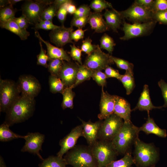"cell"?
<instances>
[{
	"instance_id": "obj_22",
	"label": "cell",
	"mask_w": 167,
	"mask_h": 167,
	"mask_svg": "<svg viewBox=\"0 0 167 167\" xmlns=\"http://www.w3.org/2000/svg\"><path fill=\"white\" fill-rule=\"evenodd\" d=\"M103 16L109 28L117 32L118 29L120 28L122 19L119 11L113 8L111 10L106 9Z\"/></svg>"
},
{
	"instance_id": "obj_8",
	"label": "cell",
	"mask_w": 167,
	"mask_h": 167,
	"mask_svg": "<svg viewBox=\"0 0 167 167\" xmlns=\"http://www.w3.org/2000/svg\"><path fill=\"white\" fill-rule=\"evenodd\" d=\"M49 0H27L21 7L22 15H24L29 24H36L41 19L42 13L46 7L53 2Z\"/></svg>"
},
{
	"instance_id": "obj_23",
	"label": "cell",
	"mask_w": 167,
	"mask_h": 167,
	"mask_svg": "<svg viewBox=\"0 0 167 167\" xmlns=\"http://www.w3.org/2000/svg\"><path fill=\"white\" fill-rule=\"evenodd\" d=\"M88 23L91 29L97 33H102L109 29L101 13L91 12L88 17Z\"/></svg>"
},
{
	"instance_id": "obj_25",
	"label": "cell",
	"mask_w": 167,
	"mask_h": 167,
	"mask_svg": "<svg viewBox=\"0 0 167 167\" xmlns=\"http://www.w3.org/2000/svg\"><path fill=\"white\" fill-rule=\"evenodd\" d=\"M0 26L17 35L22 40L27 39L30 35V33L26 29L21 28L14 19L0 21Z\"/></svg>"
},
{
	"instance_id": "obj_20",
	"label": "cell",
	"mask_w": 167,
	"mask_h": 167,
	"mask_svg": "<svg viewBox=\"0 0 167 167\" xmlns=\"http://www.w3.org/2000/svg\"><path fill=\"white\" fill-rule=\"evenodd\" d=\"M131 111L129 103L124 98L115 95L113 113L122 118L124 122H131Z\"/></svg>"
},
{
	"instance_id": "obj_2",
	"label": "cell",
	"mask_w": 167,
	"mask_h": 167,
	"mask_svg": "<svg viewBox=\"0 0 167 167\" xmlns=\"http://www.w3.org/2000/svg\"><path fill=\"white\" fill-rule=\"evenodd\" d=\"M133 157L137 167H154L159 158L158 149L153 143H147L137 139Z\"/></svg>"
},
{
	"instance_id": "obj_33",
	"label": "cell",
	"mask_w": 167,
	"mask_h": 167,
	"mask_svg": "<svg viewBox=\"0 0 167 167\" xmlns=\"http://www.w3.org/2000/svg\"><path fill=\"white\" fill-rule=\"evenodd\" d=\"M17 10L14 8L12 5H8L1 8L0 11V21H5L14 19Z\"/></svg>"
},
{
	"instance_id": "obj_46",
	"label": "cell",
	"mask_w": 167,
	"mask_h": 167,
	"mask_svg": "<svg viewBox=\"0 0 167 167\" xmlns=\"http://www.w3.org/2000/svg\"><path fill=\"white\" fill-rule=\"evenodd\" d=\"M68 2L61 6L59 8L57 12L56 16L59 22L61 23L62 25H64V23L68 13L67 10L66 5Z\"/></svg>"
},
{
	"instance_id": "obj_34",
	"label": "cell",
	"mask_w": 167,
	"mask_h": 167,
	"mask_svg": "<svg viewBox=\"0 0 167 167\" xmlns=\"http://www.w3.org/2000/svg\"><path fill=\"white\" fill-rule=\"evenodd\" d=\"M100 42V47L101 49L106 50L109 54H112L114 47L116 45L112 38L105 33L101 37Z\"/></svg>"
},
{
	"instance_id": "obj_49",
	"label": "cell",
	"mask_w": 167,
	"mask_h": 167,
	"mask_svg": "<svg viewBox=\"0 0 167 167\" xmlns=\"http://www.w3.org/2000/svg\"><path fill=\"white\" fill-rule=\"evenodd\" d=\"M158 85L161 88L164 100V104L162 107H167V83L161 79L158 82Z\"/></svg>"
},
{
	"instance_id": "obj_55",
	"label": "cell",
	"mask_w": 167,
	"mask_h": 167,
	"mask_svg": "<svg viewBox=\"0 0 167 167\" xmlns=\"http://www.w3.org/2000/svg\"><path fill=\"white\" fill-rule=\"evenodd\" d=\"M71 1V0H55L53 1V3L58 9L61 6Z\"/></svg>"
},
{
	"instance_id": "obj_26",
	"label": "cell",
	"mask_w": 167,
	"mask_h": 167,
	"mask_svg": "<svg viewBox=\"0 0 167 167\" xmlns=\"http://www.w3.org/2000/svg\"><path fill=\"white\" fill-rule=\"evenodd\" d=\"M10 126L4 122L0 126V141L1 142L9 141L19 138L24 139L25 135H21L12 131L9 128Z\"/></svg>"
},
{
	"instance_id": "obj_42",
	"label": "cell",
	"mask_w": 167,
	"mask_h": 167,
	"mask_svg": "<svg viewBox=\"0 0 167 167\" xmlns=\"http://www.w3.org/2000/svg\"><path fill=\"white\" fill-rule=\"evenodd\" d=\"M92 78L102 88L106 86L107 78L105 73L101 71H93Z\"/></svg>"
},
{
	"instance_id": "obj_12",
	"label": "cell",
	"mask_w": 167,
	"mask_h": 167,
	"mask_svg": "<svg viewBox=\"0 0 167 167\" xmlns=\"http://www.w3.org/2000/svg\"><path fill=\"white\" fill-rule=\"evenodd\" d=\"M21 94L34 98L40 92L41 86L39 81L29 75H21L17 83Z\"/></svg>"
},
{
	"instance_id": "obj_38",
	"label": "cell",
	"mask_w": 167,
	"mask_h": 167,
	"mask_svg": "<svg viewBox=\"0 0 167 167\" xmlns=\"http://www.w3.org/2000/svg\"><path fill=\"white\" fill-rule=\"evenodd\" d=\"M111 58L119 68L133 72L134 65L123 59L111 56Z\"/></svg>"
},
{
	"instance_id": "obj_44",
	"label": "cell",
	"mask_w": 167,
	"mask_h": 167,
	"mask_svg": "<svg viewBox=\"0 0 167 167\" xmlns=\"http://www.w3.org/2000/svg\"><path fill=\"white\" fill-rule=\"evenodd\" d=\"M91 8L87 5L83 4L77 8L73 17H88L90 14Z\"/></svg>"
},
{
	"instance_id": "obj_9",
	"label": "cell",
	"mask_w": 167,
	"mask_h": 167,
	"mask_svg": "<svg viewBox=\"0 0 167 167\" xmlns=\"http://www.w3.org/2000/svg\"><path fill=\"white\" fill-rule=\"evenodd\" d=\"M111 56L103 52L97 45L95 50L86 57L84 65L93 71H101L114 63Z\"/></svg>"
},
{
	"instance_id": "obj_57",
	"label": "cell",
	"mask_w": 167,
	"mask_h": 167,
	"mask_svg": "<svg viewBox=\"0 0 167 167\" xmlns=\"http://www.w3.org/2000/svg\"><path fill=\"white\" fill-rule=\"evenodd\" d=\"M0 167H6L3 159L1 156L0 157Z\"/></svg>"
},
{
	"instance_id": "obj_13",
	"label": "cell",
	"mask_w": 167,
	"mask_h": 167,
	"mask_svg": "<svg viewBox=\"0 0 167 167\" xmlns=\"http://www.w3.org/2000/svg\"><path fill=\"white\" fill-rule=\"evenodd\" d=\"M45 136L39 132L28 133L25 135V144L22 148V152H28L36 155L41 160H43L40 154L41 147L44 142Z\"/></svg>"
},
{
	"instance_id": "obj_14",
	"label": "cell",
	"mask_w": 167,
	"mask_h": 167,
	"mask_svg": "<svg viewBox=\"0 0 167 167\" xmlns=\"http://www.w3.org/2000/svg\"><path fill=\"white\" fill-rule=\"evenodd\" d=\"M82 129L81 124L78 125L60 140L59 145L60 148L57 154V156L63 157L64 155L75 146L78 139L83 136Z\"/></svg>"
},
{
	"instance_id": "obj_39",
	"label": "cell",
	"mask_w": 167,
	"mask_h": 167,
	"mask_svg": "<svg viewBox=\"0 0 167 167\" xmlns=\"http://www.w3.org/2000/svg\"><path fill=\"white\" fill-rule=\"evenodd\" d=\"M39 41L41 50L40 53L37 56V64L38 65L47 68L48 66L47 62L49 61V58L47 54H46V51L42 47V41L40 40Z\"/></svg>"
},
{
	"instance_id": "obj_31",
	"label": "cell",
	"mask_w": 167,
	"mask_h": 167,
	"mask_svg": "<svg viewBox=\"0 0 167 167\" xmlns=\"http://www.w3.org/2000/svg\"><path fill=\"white\" fill-rule=\"evenodd\" d=\"M133 164V158L130 152L126 153L121 159L112 161L105 167H132Z\"/></svg>"
},
{
	"instance_id": "obj_52",
	"label": "cell",
	"mask_w": 167,
	"mask_h": 167,
	"mask_svg": "<svg viewBox=\"0 0 167 167\" xmlns=\"http://www.w3.org/2000/svg\"><path fill=\"white\" fill-rule=\"evenodd\" d=\"M14 19L19 26L23 29H26L28 27V24H29L25 17L22 15L19 17H15Z\"/></svg>"
},
{
	"instance_id": "obj_48",
	"label": "cell",
	"mask_w": 167,
	"mask_h": 167,
	"mask_svg": "<svg viewBox=\"0 0 167 167\" xmlns=\"http://www.w3.org/2000/svg\"><path fill=\"white\" fill-rule=\"evenodd\" d=\"M105 73L107 78L113 77L120 80L122 75L118 70H116L110 66L107 67L105 70Z\"/></svg>"
},
{
	"instance_id": "obj_29",
	"label": "cell",
	"mask_w": 167,
	"mask_h": 167,
	"mask_svg": "<svg viewBox=\"0 0 167 167\" xmlns=\"http://www.w3.org/2000/svg\"><path fill=\"white\" fill-rule=\"evenodd\" d=\"M72 87H65L62 93L63 100L61 106L63 109L73 108V99L75 94L72 91Z\"/></svg>"
},
{
	"instance_id": "obj_6",
	"label": "cell",
	"mask_w": 167,
	"mask_h": 167,
	"mask_svg": "<svg viewBox=\"0 0 167 167\" xmlns=\"http://www.w3.org/2000/svg\"><path fill=\"white\" fill-rule=\"evenodd\" d=\"M17 83L13 80H0V111L6 112L19 96Z\"/></svg>"
},
{
	"instance_id": "obj_21",
	"label": "cell",
	"mask_w": 167,
	"mask_h": 167,
	"mask_svg": "<svg viewBox=\"0 0 167 167\" xmlns=\"http://www.w3.org/2000/svg\"><path fill=\"white\" fill-rule=\"evenodd\" d=\"M162 106H156L152 104L150 96L148 86L145 84L141 93L138 101L136 106L131 111L139 110L140 111H149L154 109H160Z\"/></svg>"
},
{
	"instance_id": "obj_41",
	"label": "cell",
	"mask_w": 167,
	"mask_h": 167,
	"mask_svg": "<svg viewBox=\"0 0 167 167\" xmlns=\"http://www.w3.org/2000/svg\"><path fill=\"white\" fill-rule=\"evenodd\" d=\"M92 40L88 37L83 40L81 47L82 52H84L88 55H89L96 49L97 45L92 44Z\"/></svg>"
},
{
	"instance_id": "obj_40",
	"label": "cell",
	"mask_w": 167,
	"mask_h": 167,
	"mask_svg": "<svg viewBox=\"0 0 167 167\" xmlns=\"http://www.w3.org/2000/svg\"><path fill=\"white\" fill-rule=\"evenodd\" d=\"M60 27L54 24L52 22L48 20L41 19L39 22L35 25V29H42L45 30H53Z\"/></svg>"
},
{
	"instance_id": "obj_51",
	"label": "cell",
	"mask_w": 167,
	"mask_h": 167,
	"mask_svg": "<svg viewBox=\"0 0 167 167\" xmlns=\"http://www.w3.org/2000/svg\"><path fill=\"white\" fill-rule=\"evenodd\" d=\"M88 29L84 30L82 28H78L74 31H73L71 35V38L72 41L77 42L80 40L83 39L84 37V32Z\"/></svg>"
},
{
	"instance_id": "obj_43",
	"label": "cell",
	"mask_w": 167,
	"mask_h": 167,
	"mask_svg": "<svg viewBox=\"0 0 167 167\" xmlns=\"http://www.w3.org/2000/svg\"><path fill=\"white\" fill-rule=\"evenodd\" d=\"M71 50L68 52L71 57L73 60L77 61L80 65H83L81 60L82 51L81 49L76 47L74 44L73 45H70Z\"/></svg>"
},
{
	"instance_id": "obj_53",
	"label": "cell",
	"mask_w": 167,
	"mask_h": 167,
	"mask_svg": "<svg viewBox=\"0 0 167 167\" xmlns=\"http://www.w3.org/2000/svg\"><path fill=\"white\" fill-rule=\"evenodd\" d=\"M154 2L152 0H137L134 2L151 11Z\"/></svg>"
},
{
	"instance_id": "obj_16",
	"label": "cell",
	"mask_w": 167,
	"mask_h": 167,
	"mask_svg": "<svg viewBox=\"0 0 167 167\" xmlns=\"http://www.w3.org/2000/svg\"><path fill=\"white\" fill-rule=\"evenodd\" d=\"M78 69V62L63 61L58 77L64 84L65 87H72L76 80Z\"/></svg>"
},
{
	"instance_id": "obj_17",
	"label": "cell",
	"mask_w": 167,
	"mask_h": 167,
	"mask_svg": "<svg viewBox=\"0 0 167 167\" xmlns=\"http://www.w3.org/2000/svg\"><path fill=\"white\" fill-rule=\"evenodd\" d=\"M82 126V135L88 145L92 146L97 140L98 134L103 121L100 120L94 122L89 120L85 122L80 118Z\"/></svg>"
},
{
	"instance_id": "obj_7",
	"label": "cell",
	"mask_w": 167,
	"mask_h": 167,
	"mask_svg": "<svg viewBox=\"0 0 167 167\" xmlns=\"http://www.w3.org/2000/svg\"><path fill=\"white\" fill-rule=\"evenodd\" d=\"M124 121L113 113L103 121L98 132L97 140L112 141L118 133Z\"/></svg>"
},
{
	"instance_id": "obj_1",
	"label": "cell",
	"mask_w": 167,
	"mask_h": 167,
	"mask_svg": "<svg viewBox=\"0 0 167 167\" xmlns=\"http://www.w3.org/2000/svg\"><path fill=\"white\" fill-rule=\"evenodd\" d=\"M35 105L34 98L20 94L6 112V122L11 126L31 117Z\"/></svg>"
},
{
	"instance_id": "obj_27",
	"label": "cell",
	"mask_w": 167,
	"mask_h": 167,
	"mask_svg": "<svg viewBox=\"0 0 167 167\" xmlns=\"http://www.w3.org/2000/svg\"><path fill=\"white\" fill-rule=\"evenodd\" d=\"M78 69L75 82L73 86L74 88L85 81L89 80L92 78L93 71L83 65L78 63Z\"/></svg>"
},
{
	"instance_id": "obj_28",
	"label": "cell",
	"mask_w": 167,
	"mask_h": 167,
	"mask_svg": "<svg viewBox=\"0 0 167 167\" xmlns=\"http://www.w3.org/2000/svg\"><path fill=\"white\" fill-rule=\"evenodd\" d=\"M67 165L63 157L57 156H50L43 160L39 167H66Z\"/></svg>"
},
{
	"instance_id": "obj_15",
	"label": "cell",
	"mask_w": 167,
	"mask_h": 167,
	"mask_svg": "<svg viewBox=\"0 0 167 167\" xmlns=\"http://www.w3.org/2000/svg\"><path fill=\"white\" fill-rule=\"evenodd\" d=\"M73 27H65L64 25L57 28L51 30L49 34L50 41L57 47L62 48L68 43H72L71 35L73 32Z\"/></svg>"
},
{
	"instance_id": "obj_32",
	"label": "cell",
	"mask_w": 167,
	"mask_h": 167,
	"mask_svg": "<svg viewBox=\"0 0 167 167\" xmlns=\"http://www.w3.org/2000/svg\"><path fill=\"white\" fill-rule=\"evenodd\" d=\"M50 91L53 93L62 92L65 87L61 79L58 77L51 75L49 78Z\"/></svg>"
},
{
	"instance_id": "obj_50",
	"label": "cell",
	"mask_w": 167,
	"mask_h": 167,
	"mask_svg": "<svg viewBox=\"0 0 167 167\" xmlns=\"http://www.w3.org/2000/svg\"><path fill=\"white\" fill-rule=\"evenodd\" d=\"M153 19L163 23L167 24V11L153 13Z\"/></svg>"
},
{
	"instance_id": "obj_11",
	"label": "cell",
	"mask_w": 167,
	"mask_h": 167,
	"mask_svg": "<svg viewBox=\"0 0 167 167\" xmlns=\"http://www.w3.org/2000/svg\"><path fill=\"white\" fill-rule=\"evenodd\" d=\"M119 12L122 19L126 18L134 23L146 22L153 20V13L150 10L135 2L127 9Z\"/></svg>"
},
{
	"instance_id": "obj_56",
	"label": "cell",
	"mask_w": 167,
	"mask_h": 167,
	"mask_svg": "<svg viewBox=\"0 0 167 167\" xmlns=\"http://www.w3.org/2000/svg\"><path fill=\"white\" fill-rule=\"evenodd\" d=\"M23 0H7L8 4V5H14L16 3L20 2Z\"/></svg>"
},
{
	"instance_id": "obj_45",
	"label": "cell",
	"mask_w": 167,
	"mask_h": 167,
	"mask_svg": "<svg viewBox=\"0 0 167 167\" xmlns=\"http://www.w3.org/2000/svg\"><path fill=\"white\" fill-rule=\"evenodd\" d=\"M151 11L153 13L158 11H167V0H156L154 1Z\"/></svg>"
},
{
	"instance_id": "obj_19",
	"label": "cell",
	"mask_w": 167,
	"mask_h": 167,
	"mask_svg": "<svg viewBox=\"0 0 167 167\" xmlns=\"http://www.w3.org/2000/svg\"><path fill=\"white\" fill-rule=\"evenodd\" d=\"M36 36L45 45L47 49V54L50 59H59L66 62L71 61V58L62 48L55 46L49 42L45 41L38 31L35 32Z\"/></svg>"
},
{
	"instance_id": "obj_36",
	"label": "cell",
	"mask_w": 167,
	"mask_h": 167,
	"mask_svg": "<svg viewBox=\"0 0 167 167\" xmlns=\"http://www.w3.org/2000/svg\"><path fill=\"white\" fill-rule=\"evenodd\" d=\"M94 12L101 13L104 9L113 8L111 4L104 0H93L89 6Z\"/></svg>"
},
{
	"instance_id": "obj_35",
	"label": "cell",
	"mask_w": 167,
	"mask_h": 167,
	"mask_svg": "<svg viewBox=\"0 0 167 167\" xmlns=\"http://www.w3.org/2000/svg\"><path fill=\"white\" fill-rule=\"evenodd\" d=\"M63 61L59 59H49L47 68L51 75L58 77Z\"/></svg>"
},
{
	"instance_id": "obj_10",
	"label": "cell",
	"mask_w": 167,
	"mask_h": 167,
	"mask_svg": "<svg viewBox=\"0 0 167 167\" xmlns=\"http://www.w3.org/2000/svg\"><path fill=\"white\" fill-rule=\"evenodd\" d=\"M155 24V22L153 20L143 23L135 22L133 24L124 22L122 29L124 34L120 39L127 40L145 35L151 31Z\"/></svg>"
},
{
	"instance_id": "obj_4",
	"label": "cell",
	"mask_w": 167,
	"mask_h": 167,
	"mask_svg": "<svg viewBox=\"0 0 167 167\" xmlns=\"http://www.w3.org/2000/svg\"><path fill=\"white\" fill-rule=\"evenodd\" d=\"M63 158L67 165L73 167H98L97 161L89 145H75Z\"/></svg>"
},
{
	"instance_id": "obj_3",
	"label": "cell",
	"mask_w": 167,
	"mask_h": 167,
	"mask_svg": "<svg viewBox=\"0 0 167 167\" xmlns=\"http://www.w3.org/2000/svg\"><path fill=\"white\" fill-rule=\"evenodd\" d=\"M139 127L131 122H124L120 130L112 141L118 154L130 152L131 147L139 138Z\"/></svg>"
},
{
	"instance_id": "obj_54",
	"label": "cell",
	"mask_w": 167,
	"mask_h": 167,
	"mask_svg": "<svg viewBox=\"0 0 167 167\" xmlns=\"http://www.w3.org/2000/svg\"><path fill=\"white\" fill-rule=\"evenodd\" d=\"M66 8L68 13L71 15L72 14L73 15L77 9L75 6L72 0L67 3Z\"/></svg>"
},
{
	"instance_id": "obj_24",
	"label": "cell",
	"mask_w": 167,
	"mask_h": 167,
	"mask_svg": "<svg viewBox=\"0 0 167 167\" xmlns=\"http://www.w3.org/2000/svg\"><path fill=\"white\" fill-rule=\"evenodd\" d=\"M148 117L146 122L139 127L140 131L146 134H153L161 138H165L167 136L166 131L160 128L155 123L153 119L151 118L149 111L147 112Z\"/></svg>"
},
{
	"instance_id": "obj_18",
	"label": "cell",
	"mask_w": 167,
	"mask_h": 167,
	"mask_svg": "<svg viewBox=\"0 0 167 167\" xmlns=\"http://www.w3.org/2000/svg\"><path fill=\"white\" fill-rule=\"evenodd\" d=\"M115 95H111L102 88L100 104V113L98 115L100 120H103L113 113Z\"/></svg>"
},
{
	"instance_id": "obj_5",
	"label": "cell",
	"mask_w": 167,
	"mask_h": 167,
	"mask_svg": "<svg viewBox=\"0 0 167 167\" xmlns=\"http://www.w3.org/2000/svg\"><path fill=\"white\" fill-rule=\"evenodd\" d=\"M91 147L98 167H105L119 155L112 141L97 140Z\"/></svg>"
},
{
	"instance_id": "obj_37",
	"label": "cell",
	"mask_w": 167,
	"mask_h": 167,
	"mask_svg": "<svg viewBox=\"0 0 167 167\" xmlns=\"http://www.w3.org/2000/svg\"><path fill=\"white\" fill-rule=\"evenodd\" d=\"M58 10L57 7L53 3V2L52 3L45 9L41 15V19L52 22L53 18L56 16Z\"/></svg>"
},
{
	"instance_id": "obj_47",
	"label": "cell",
	"mask_w": 167,
	"mask_h": 167,
	"mask_svg": "<svg viewBox=\"0 0 167 167\" xmlns=\"http://www.w3.org/2000/svg\"><path fill=\"white\" fill-rule=\"evenodd\" d=\"M88 17H73L71 22V26L78 28H82L88 23Z\"/></svg>"
},
{
	"instance_id": "obj_30",
	"label": "cell",
	"mask_w": 167,
	"mask_h": 167,
	"mask_svg": "<svg viewBox=\"0 0 167 167\" xmlns=\"http://www.w3.org/2000/svg\"><path fill=\"white\" fill-rule=\"evenodd\" d=\"M119 81L126 89V94L129 95L131 93L135 86L133 72L126 71Z\"/></svg>"
}]
</instances>
